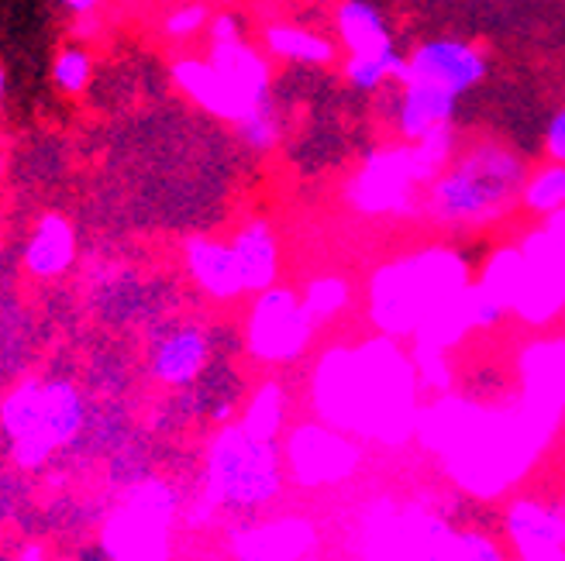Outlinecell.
<instances>
[{
  "label": "cell",
  "instance_id": "obj_1",
  "mask_svg": "<svg viewBox=\"0 0 565 561\" xmlns=\"http://www.w3.org/2000/svg\"><path fill=\"white\" fill-rule=\"evenodd\" d=\"M318 410L331 424L397 441L411 431L414 376L397 345L370 342L359 352H331L318 373Z\"/></svg>",
  "mask_w": 565,
  "mask_h": 561
},
{
  "label": "cell",
  "instance_id": "obj_2",
  "mask_svg": "<svg viewBox=\"0 0 565 561\" xmlns=\"http://www.w3.org/2000/svg\"><path fill=\"white\" fill-rule=\"evenodd\" d=\"M527 162L497 138L459 149L424 193V214L448 231H479L511 217L521 207Z\"/></svg>",
  "mask_w": 565,
  "mask_h": 561
},
{
  "label": "cell",
  "instance_id": "obj_3",
  "mask_svg": "<svg viewBox=\"0 0 565 561\" xmlns=\"http://www.w3.org/2000/svg\"><path fill=\"white\" fill-rule=\"evenodd\" d=\"M469 287L466 256L448 245H431L376 269L370 283V311L386 334H414Z\"/></svg>",
  "mask_w": 565,
  "mask_h": 561
},
{
  "label": "cell",
  "instance_id": "obj_4",
  "mask_svg": "<svg viewBox=\"0 0 565 561\" xmlns=\"http://www.w3.org/2000/svg\"><path fill=\"white\" fill-rule=\"evenodd\" d=\"M83 420L87 410L70 382H21L0 407V424L21 468H39L55 447L79 434Z\"/></svg>",
  "mask_w": 565,
  "mask_h": 561
},
{
  "label": "cell",
  "instance_id": "obj_5",
  "mask_svg": "<svg viewBox=\"0 0 565 561\" xmlns=\"http://www.w3.org/2000/svg\"><path fill=\"white\" fill-rule=\"evenodd\" d=\"M211 493L235 507H263L279 493V455L273 441L252 438L245 428H224L211 447Z\"/></svg>",
  "mask_w": 565,
  "mask_h": 561
},
{
  "label": "cell",
  "instance_id": "obj_6",
  "mask_svg": "<svg viewBox=\"0 0 565 561\" xmlns=\"http://www.w3.org/2000/svg\"><path fill=\"white\" fill-rule=\"evenodd\" d=\"M431 183L411 142L380 145L362 159L359 173L345 183V201L370 217L383 214H414L417 190Z\"/></svg>",
  "mask_w": 565,
  "mask_h": 561
},
{
  "label": "cell",
  "instance_id": "obj_7",
  "mask_svg": "<svg viewBox=\"0 0 565 561\" xmlns=\"http://www.w3.org/2000/svg\"><path fill=\"white\" fill-rule=\"evenodd\" d=\"M527 262V276L514 314L527 324H548L565 311V238L552 228H534L518 245Z\"/></svg>",
  "mask_w": 565,
  "mask_h": 561
},
{
  "label": "cell",
  "instance_id": "obj_8",
  "mask_svg": "<svg viewBox=\"0 0 565 561\" xmlns=\"http://www.w3.org/2000/svg\"><path fill=\"white\" fill-rule=\"evenodd\" d=\"M310 334H315V321H310L303 300L294 290L269 287L256 296L248 314V348L266 362H287L297 358Z\"/></svg>",
  "mask_w": 565,
  "mask_h": 561
},
{
  "label": "cell",
  "instance_id": "obj_9",
  "mask_svg": "<svg viewBox=\"0 0 565 561\" xmlns=\"http://www.w3.org/2000/svg\"><path fill=\"white\" fill-rule=\"evenodd\" d=\"M490 76L487 52L466 39H428L411 48L407 79L435 83V87L456 94L459 100L472 94Z\"/></svg>",
  "mask_w": 565,
  "mask_h": 561
},
{
  "label": "cell",
  "instance_id": "obj_10",
  "mask_svg": "<svg viewBox=\"0 0 565 561\" xmlns=\"http://www.w3.org/2000/svg\"><path fill=\"white\" fill-rule=\"evenodd\" d=\"M169 517H173L169 493L162 486L141 489L107 530V544L115 561H166Z\"/></svg>",
  "mask_w": 565,
  "mask_h": 561
},
{
  "label": "cell",
  "instance_id": "obj_11",
  "mask_svg": "<svg viewBox=\"0 0 565 561\" xmlns=\"http://www.w3.org/2000/svg\"><path fill=\"white\" fill-rule=\"evenodd\" d=\"M355 462V447L328 428H300L290 438V468L303 486H328L345 479Z\"/></svg>",
  "mask_w": 565,
  "mask_h": 561
},
{
  "label": "cell",
  "instance_id": "obj_12",
  "mask_svg": "<svg viewBox=\"0 0 565 561\" xmlns=\"http://www.w3.org/2000/svg\"><path fill=\"white\" fill-rule=\"evenodd\" d=\"M507 535L521 561H565V510L558 507L518 499L507 514Z\"/></svg>",
  "mask_w": 565,
  "mask_h": 561
},
{
  "label": "cell",
  "instance_id": "obj_13",
  "mask_svg": "<svg viewBox=\"0 0 565 561\" xmlns=\"http://www.w3.org/2000/svg\"><path fill=\"white\" fill-rule=\"evenodd\" d=\"M207 63L221 73V79L228 83L245 110H256L259 104L273 100L269 55L259 52L256 45H248L245 39L228 42V45H211Z\"/></svg>",
  "mask_w": 565,
  "mask_h": 561
},
{
  "label": "cell",
  "instance_id": "obj_14",
  "mask_svg": "<svg viewBox=\"0 0 565 561\" xmlns=\"http://www.w3.org/2000/svg\"><path fill=\"white\" fill-rule=\"evenodd\" d=\"M456 115H459L456 94L435 87V83H420V79L401 83L393 125H397V134L404 142H417V138H424L441 125H456Z\"/></svg>",
  "mask_w": 565,
  "mask_h": 561
},
{
  "label": "cell",
  "instance_id": "obj_15",
  "mask_svg": "<svg viewBox=\"0 0 565 561\" xmlns=\"http://www.w3.org/2000/svg\"><path fill=\"white\" fill-rule=\"evenodd\" d=\"M173 83H177V90L196 104L201 110H207L211 118L217 121H228V125H238L248 110L242 107V100L232 94L228 83L221 79V73L207 63V60H177L173 63Z\"/></svg>",
  "mask_w": 565,
  "mask_h": 561
},
{
  "label": "cell",
  "instance_id": "obj_16",
  "mask_svg": "<svg viewBox=\"0 0 565 561\" xmlns=\"http://www.w3.org/2000/svg\"><path fill=\"white\" fill-rule=\"evenodd\" d=\"M186 272L196 287L214 300H235L245 293L242 272L235 262L232 245L214 238H190L186 241Z\"/></svg>",
  "mask_w": 565,
  "mask_h": 561
},
{
  "label": "cell",
  "instance_id": "obj_17",
  "mask_svg": "<svg viewBox=\"0 0 565 561\" xmlns=\"http://www.w3.org/2000/svg\"><path fill=\"white\" fill-rule=\"evenodd\" d=\"M232 251L242 272L245 293H263L276 287V272H279V241L269 228V220L256 217L248 220L245 228L232 238Z\"/></svg>",
  "mask_w": 565,
  "mask_h": 561
},
{
  "label": "cell",
  "instance_id": "obj_18",
  "mask_svg": "<svg viewBox=\"0 0 565 561\" xmlns=\"http://www.w3.org/2000/svg\"><path fill=\"white\" fill-rule=\"evenodd\" d=\"M334 32L338 45L349 55H376L393 48L390 21L373 0H342L334 8Z\"/></svg>",
  "mask_w": 565,
  "mask_h": 561
},
{
  "label": "cell",
  "instance_id": "obj_19",
  "mask_svg": "<svg viewBox=\"0 0 565 561\" xmlns=\"http://www.w3.org/2000/svg\"><path fill=\"white\" fill-rule=\"evenodd\" d=\"M207 352H211V342L201 327H180L173 334H166L156 345L152 373L166 386H186L204 373Z\"/></svg>",
  "mask_w": 565,
  "mask_h": 561
},
{
  "label": "cell",
  "instance_id": "obj_20",
  "mask_svg": "<svg viewBox=\"0 0 565 561\" xmlns=\"http://www.w3.org/2000/svg\"><path fill=\"white\" fill-rule=\"evenodd\" d=\"M24 269L39 279L63 276L76 259V235L63 214H45L24 245Z\"/></svg>",
  "mask_w": 565,
  "mask_h": 561
},
{
  "label": "cell",
  "instance_id": "obj_21",
  "mask_svg": "<svg viewBox=\"0 0 565 561\" xmlns=\"http://www.w3.org/2000/svg\"><path fill=\"white\" fill-rule=\"evenodd\" d=\"M524 382L527 403L542 407L545 417L565 407V342H542L524 352Z\"/></svg>",
  "mask_w": 565,
  "mask_h": 561
},
{
  "label": "cell",
  "instance_id": "obj_22",
  "mask_svg": "<svg viewBox=\"0 0 565 561\" xmlns=\"http://www.w3.org/2000/svg\"><path fill=\"white\" fill-rule=\"evenodd\" d=\"M263 48H266V55H273V60L294 63V66H331L338 60V45L328 35L310 32V28L290 24V21L266 24Z\"/></svg>",
  "mask_w": 565,
  "mask_h": 561
},
{
  "label": "cell",
  "instance_id": "obj_23",
  "mask_svg": "<svg viewBox=\"0 0 565 561\" xmlns=\"http://www.w3.org/2000/svg\"><path fill=\"white\" fill-rule=\"evenodd\" d=\"M310 544H315V530L303 520H279L248 530L238 538V554L245 561H297Z\"/></svg>",
  "mask_w": 565,
  "mask_h": 561
},
{
  "label": "cell",
  "instance_id": "obj_24",
  "mask_svg": "<svg viewBox=\"0 0 565 561\" xmlns=\"http://www.w3.org/2000/svg\"><path fill=\"white\" fill-rule=\"evenodd\" d=\"M524 276H527V262L521 256V248L518 245H503L487 259L476 287L483 290L487 296H493L503 311H514L521 287H524Z\"/></svg>",
  "mask_w": 565,
  "mask_h": 561
},
{
  "label": "cell",
  "instance_id": "obj_25",
  "mask_svg": "<svg viewBox=\"0 0 565 561\" xmlns=\"http://www.w3.org/2000/svg\"><path fill=\"white\" fill-rule=\"evenodd\" d=\"M342 76L352 90L376 94L383 83H407V55H401L397 45L376 55H345Z\"/></svg>",
  "mask_w": 565,
  "mask_h": 561
},
{
  "label": "cell",
  "instance_id": "obj_26",
  "mask_svg": "<svg viewBox=\"0 0 565 561\" xmlns=\"http://www.w3.org/2000/svg\"><path fill=\"white\" fill-rule=\"evenodd\" d=\"M521 207L534 217H552L565 207V165L545 162L539 170H527L521 186Z\"/></svg>",
  "mask_w": 565,
  "mask_h": 561
},
{
  "label": "cell",
  "instance_id": "obj_27",
  "mask_svg": "<svg viewBox=\"0 0 565 561\" xmlns=\"http://www.w3.org/2000/svg\"><path fill=\"white\" fill-rule=\"evenodd\" d=\"M435 558L438 561H507L493 538L476 535V530H451L445 524H438V535H435Z\"/></svg>",
  "mask_w": 565,
  "mask_h": 561
},
{
  "label": "cell",
  "instance_id": "obj_28",
  "mask_svg": "<svg viewBox=\"0 0 565 561\" xmlns=\"http://www.w3.org/2000/svg\"><path fill=\"white\" fill-rule=\"evenodd\" d=\"M90 79H94V55L83 48V45H66L55 52V60H52V83L60 87L63 94L76 97L90 87Z\"/></svg>",
  "mask_w": 565,
  "mask_h": 561
},
{
  "label": "cell",
  "instance_id": "obj_29",
  "mask_svg": "<svg viewBox=\"0 0 565 561\" xmlns=\"http://www.w3.org/2000/svg\"><path fill=\"white\" fill-rule=\"evenodd\" d=\"M279 424H282V389L273 386V382H266V386L256 392V400L248 403L242 428H245L252 438L273 441L276 431H279Z\"/></svg>",
  "mask_w": 565,
  "mask_h": 561
},
{
  "label": "cell",
  "instance_id": "obj_30",
  "mask_svg": "<svg viewBox=\"0 0 565 561\" xmlns=\"http://www.w3.org/2000/svg\"><path fill=\"white\" fill-rule=\"evenodd\" d=\"M238 128V138L252 149V152H269L279 145V110L273 100L259 104L256 110H248V115L235 125Z\"/></svg>",
  "mask_w": 565,
  "mask_h": 561
},
{
  "label": "cell",
  "instance_id": "obj_31",
  "mask_svg": "<svg viewBox=\"0 0 565 561\" xmlns=\"http://www.w3.org/2000/svg\"><path fill=\"white\" fill-rule=\"evenodd\" d=\"M411 145H414L420 165H424V170H428L431 180H435L441 170H448L451 159L459 155V131H456V125H441V128L428 131L424 138H417V142H411Z\"/></svg>",
  "mask_w": 565,
  "mask_h": 561
},
{
  "label": "cell",
  "instance_id": "obj_32",
  "mask_svg": "<svg viewBox=\"0 0 565 561\" xmlns=\"http://www.w3.org/2000/svg\"><path fill=\"white\" fill-rule=\"evenodd\" d=\"M303 306H307V314L310 321H328L334 317L338 311H345V303H349V283L342 276H321L315 279V283L307 287V293L300 296Z\"/></svg>",
  "mask_w": 565,
  "mask_h": 561
},
{
  "label": "cell",
  "instance_id": "obj_33",
  "mask_svg": "<svg viewBox=\"0 0 565 561\" xmlns=\"http://www.w3.org/2000/svg\"><path fill=\"white\" fill-rule=\"evenodd\" d=\"M207 24H211V11L204 4H183L162 18V35L173 42H186L193 35L207 32Z\"/></svg>",
  "mask_w": 565,
  "mask_h": 561
},
{
  "label": "cell",
  "instance_id": "obj_34",
  "mask_svg": "<svg viewBox=\"0 0 565 561\" xmlns=\"http://www.w3.org/2000/svg\"><path fill=\"white\" fill-rule=\"evenodd\" d=\"M545 155H548V162L565 165V104L555 110V115L548 118V125H545Z\"/></svg>",
  "mask_w": 565,
  "mask_h": 561
},
{
  "label": "cell",
  "instance_id": "obj_35",
  "mask_svg": "<svg viewBox=\"0 0 565 561\" xmlns=\"http://www.w3.org/2000/svg\"><path fill=\"white\" fill-rule=\"evenodd\" d=\"M211 45H228V42H242V21L235 14H214L207 24Z\"/></svg>",
  "mask_w": 565,
  "mask_h": 561
},
{
  "label": "cell",
  "instance_id": "obj_36",
  "mask_svg": "<svg viewBox=\"0 0 565 561\" xmlns=\"http://www.w3.org/2000/svg\"><path fill=\"white\" fill-rule=\"evenodd\" d=\"M60 4L73 14V18H90L94 11H97V4H100V0H60Z\"/></svg>",
  "mask_w": 565,
  "mask_h": 561
},
{
  "label": "cell",
  "instance_id": "obj_37",
  "mask_svg": "<svg viewBox=\"0 0 565 561\" xmlns=\"http://www.w3.org/2000/svg\"><path fill=\"white\" fill-rule=\"evenodd\" d=\"M21 561H45V558H42V548H35V544H28V548L21 551Z\"/></svg>",
  "mask_w": 565,
  "mask_h": 561
},
{
  "label": "cell",
  "instance_id": "obj_38",
  "mask_svg": "<svg viewBox=\"0 0 565 561\" xmlns=\"http://www.w3.org/2000/svg\"><path fill=\"white\" fill-rule=\"evenodd\" d=\"M4 97H8V73L0 69V107H4Z\"/></svg>",
  "mask_w": 565,
  "mask_h": 561
},
{
  "label": "cell",
  "instance_id": "obj_39",
  "mask_svg": "<svg viewBox=\"0 0 565 561\" xmlns=\"http://www.w3.org/2000/svg\"><path fill=\"white\" fill-rule=\"evenodd\" d=\"M0 173H4V159H0Z\"/></svg>",
  "mask_w": 565,
  "mask_h": 561
}]
</instances>
